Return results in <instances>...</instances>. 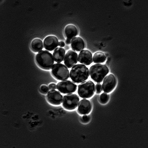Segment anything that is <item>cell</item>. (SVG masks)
<instances>
[{
    "label": "cell",
    "instance_id": "6da1fadb",
    "mask_svg": "<svg viewBox=\"0 0 148 148\" xmlns=\"http://www.w3.org/2000/svg\"><path fill=\"white\" fill-rule=\"evenodd\" d=\"M70 76L74 82L77 84L82 83L87 80L89 76V69L84 65H76L72 68Z\"/></svg>",
    "mask_w": 148,
    "mask_h": 148
},
{
    "label": "cell",
    "instance_id": "7a4b0ae2",
    "mask_svg": "<svg viewBox=\"0 0 148 148\" xmlns=\"http://www.w3.org/2000/svg\"><path fill=\"white\" fill-rule=\"evenodd\" d=\"M35 60L38 65L41 68L46 70L50 69L54 63L52 54L46 50L39 52L36 56Z\"/></svg>",
    "mask_w": 148,
    "mask_h": 148
},
{
    "label": "cell",
    "instance_id": "3957f363",
    "mask_svg": "<svg viewBox=\"0 0 148 148\" xmlns=\"http://www.w3.org/2000/svg\"><path fill=\"white\" fill-rule=\"evenodd\" d=\"M90 74L91 78L95 82L101 83L109 72L107 66L102 64H95L90 68Z\"/></svg>",
    "mask_w": 148,
    "mask_h": 148
},
{
    "label": "cell",
    "instance_id": "277c9868",
    "mask_svg": "<svg viewBox=\"0 0 148 148\" xmlns=\"http://www.w3.org/2000/svg\"><path fill=\"white\" fill-rule=\"evenodd\" d=\"M95 91V84L89 80L84 82L79 85L78 93L82 98H89L92 97Z\"/></svg>",
    "mask_w": 148,
    "mask_h": 148
},
{
    "label": "cell",
    "instance_id": "5b68a950",
    "mask_svg": "<svg viewBox=\"0 0 148 148\" xmlns=\"http://www.w3.org/2000/svg\"><path fill=\"white\" fill-rule=\"evenodd\" d=\"M52 75L59 80H65L69 77V72L67 67L61 63L54 64L52 68Z\"/></svg>",
    "mask_w": 148,
    "mask_h": 148
},
{
    "label": "cell",
    "instance_id": "8992f818",
    "mask_svg": "<svg viewBox=\"0 0 148 148\" xmlns=\"http://www.w3.org/2000/svg\"><path fill=\"white\" fill-rule=\"evenodd\" d=\"M78 95L75 94H69L64 96L62 106L66 109L71 110L77 107L80 101Z\"/></svg>",
    "mask_w": 148,
    "mask_h": 148
},
{
    "label": "cell",
    "instance_id": "52a82bcc",
    "mask_svg": "<svg viewBox=\"0 0 148 148\" xmlns=\"http://www.w3.org/2000/svg\"><path fill=\"white\" fill-rule=\"evenodd\" d=\"M77 86L72 82L65 80L59 82L57 85V90L63 94H70L75 92Z\"/></svg>",
    "mask_w": 148,
    "mask_h": 148
},
{
    "label": "cell",
    "instance_id": "ba28073f",
    "mask_svg": "<svg viewBox=\"0 0 148 148\" xmlns=\"http://www.w3.org/2000/svg\"><path fill=\"white\" fill-rule=\"evenodd\" d=\"M117 80L115 76L112 73L107 76L104 79L102 84L103 90L107 93L112 92L115 88Z\"/></svg>",
    "mask_w": 148,
    "mask_h": 148
},
{
    "label": "cell",
    "instance_id": "9c48e42d",
    "mask_svg": "<svg viewBox=\"0 0 148 148\" xmlns=\"http://www.w3.org/2000/svg\"><path fill=\"white\" fill-rule=\"evenodd\" d=\"M78 61V55L77 52L73 50H68L65 56L64 63L68 68H71L76 64Z\"/></svg>",
    "mask_w": 148,
    "mask_h": 148
},
{
    "label": "cell",
    "instance_id": "30bf717a",
    "mask_svg": "<svg viewBox=\"0 0 148 148\" xmlns=\"http://www.w3.org/2000/svg\"><path fill=\"white\" fill-rule=\"evenodd\" d=\"M46 98L48 101L51 104L58 106L61 104L63 97L58 91L53 90L48 92Z\"/></svg>",
    "mask_w": 148,
    "mask_h": 148
},
{
    "label": "cell",
    "instance_id": "8fae6325",
    "mask_svg": "<svg viewBox=\"0 0 148 148\" xmlns=\"http://www.w3.org/2000/svg\"><path fill=\"white\" fill-rule=\"evenodd\" d=\"M58 40L55 36L50 35L47 36L43 41L44 47L46 50L52 51L58 46Z\"/></svg>",
    "mask_w": 148,
    "mask_h": 148
},
{
    "label": "cell",
    "instance_id": "7c38bea8",
    "mask_svg": "<svg viewBox=\"0 0 148 148\" xmlns=\"http://www.w3.org/2000/svg\"><path fill=\"white\" fill-rule=\"evenodd\" d=\"M78 58L80 63L87 66L90 65L93 62L92 54L88 50L82 51L79 54Z\"/></svg>",
    "mask_w": 148,
    "mask_h": 148
},
{
    "label": "cell",
    "instance_id": "4fadbf2b",
    "mask_svg": "<svg viewBox=\"0 0 148 148\" xmlns=\"http://www.w3.org/2000/svg\"><path fill=\"white\" fill-rule=\"evenodd\" d=\"M92 106L91 102L86 99L80 101L78 108V112L80 114L84 115L89 113L92 110Z\"/></svg>",
    "mask_w": 148,
    "mask_h": 148
},
{
    "label": "cell",
    "instance_id": "5bb4252c",
    "mask_svg": "<svg viewBox=\"0 0 148 148\" xmlns=\"http://www.w3.org/2000/svg\"><path fill=\"white\" fill-rule=\"evenodd\" d=\"M77 27L73 24H68L64 29V34L67 39L71 40L78 34Z\"/></svg>",
    "mask_w": 148,
    "mask_h": 148
},
{
    "label": "cell",
    "instance_id": "9a60e30c",
    "mask_svg": "<svg viewBox=\"0 0 148 148\" xmlns=\"http://www.w3.org/2000/svg\"><path fill=\"white\" fill-rule=\"evenodd\" d=\"M71 46L73 50L79 52L84 49L85 43L82 38L80 37H76L72 39Z\"/></svg>",
    "mask_w": 148,
    "mask_h": 148
},
{
    "label": "cell",
    "instance_id": "2e32d148",
    "mask_svg": "<svg viewBox=\"0 0 148 148\" xmlns=\"http://www.w3.org/2000/svg\"><path fill=\"white\" fill-rule=\"evenodd\" d=\"M66 53L65 50L63 48L58 47L54 51L53 55L54 61L58 63L62 62Z\"/></svg>",
    "mask_w": 148,
    "mask_h": 148
},
{
    "label": "cell",
    "instance_id": "e0dca14e",
    "mask_svg": "<svg viewBox=\"0 0 148 148\" xmlns=\"http://www.w3.org/2000/svg\"><path fill=\"white\" fill-rule=\"evenodd\" d=\"M31 47L35 52H37L41 51L43 48L42 40L39 38H35L32 41Z\"/></svg>",
    "mask_w": 148,
    "mask_h": 148
},
{
    "label": "cell",
    "instance_id": "ac0fdd59",
    "mask_svg": "<svg viewBox=\"0 0 148 148\" xmlns=\"http://www.w3.org/2000/svg\"><path fill=\"white\" fill-rule=\"evenodd\" d=\"M107 59L106 55L104 53L98 51L96 52L93 56V62L95 63L104 62Z\"/></svg>",
    "mask_w": 148,
    "mask_h": 148
},
{
    "label": "cell",
    "instance_id": "d6986e66",
    "mask_svg": "<svg viewBox=\"0 0 148 148\" xmlns=\"http://www.w3.org/2000/svg\"><path fill=\"white\" fill-rule=\"evenodd\" d=\"M109 95L105 92L102 94L100 97V102L102 104H106L109 101Z\"/></svg>",
    "mask_w": 148,
    "mask_h": 148
},
{
    "label": "cell",
    "instance_id": "ffe728a7",
    "mask_svg": "<svg viewBox=\"0 0 148 148\" xmlns=\"http://www.w3.org/2000/svg\"><path fill=\"white\" fill-rule=\"evenodd\" d=\"M40 90L44 94H47L49 91V88L45 85H42L40 87Z\"/></svg>",
    "mask_w": 148,
    "mask_h": 148
},
{
    "label": "cell",
    "instance_id": "44dd1931",
    "mask_svg": "<svg viewBox=\"0 0 148 148\" xmlns=\"http://www.w3.org/2000/svg\"><path fill=\"white\" fill-rule=\"evenodd\" d=\"M96 91L97 94H99L102 91L101 85L100 83H98L96 85Z\"/></svg>",
    "mask_w": 148,
    "mask_h": 148
},
{
    "label": "cell",
    "instance_id": "7402d4cb",
    "mask_svg": "<svg viewBox=\"0 0 148 148\" xmlns=\"http://www.w3.org/2000/svg\"><path fill=\"white\" fill-rule=\"evenodd\" d=\"M82 119L84 122L87 123L90 121V118L86 115H84L82 116Z\"/></svg>",
    "mask_w": 148,
    "mask_h": 148
},
{
    "label": "cell",
    "instance_id": "603a6c76",
    "mask_svg": "<svg viewBox=\"0 0 148 148\" xmlns=\"http://www.w3.org/2000/svg\"><path fill=\"white\" fill-rule=\"evenodd\" d=\"M49 88L50 90H55L57 88V85L55 84L52 83L49 85Z\"/></svg>",
    "mask_w": 148,
    "mask_h": 148
},
{
    "label": "cell",
    "instance_id": "cb8c5ba5",
    "mask_svg": "<svg viewBox=\"0 0 148 148\" xmlns=\"http://www.w3.org/2000/svg\"><path fill=\"white\" fill-rule=\"evenodd\" d=\"M65 43L63 41H60L59 42L58 46L61 47H63L65 46Z\"/></svg>",
    "mask_w": 148,
    "mask_h": 148
},
{
    "label": "cell",
    "instance_id": "d4e9b609",
    "mask_svg": "<svg viewBox=\"0 0 148 148\" xmlns=\"http://www.w3.org/2000/svg\"><path fill=\"white\" fill-rule=\"evenodd\" d=\"M71 40L67 39L66 41V43L67 45H69L71 42Z\"/></svg>",
    "mask_w": 148,
    "mask_h": 148
}]
</instances>
